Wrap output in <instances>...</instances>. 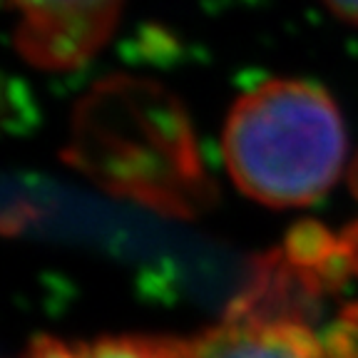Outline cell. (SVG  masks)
I'll use <instances>...</instances> for the list:
<instances>
[{
	"mask_svg": "<svg viewBox=\"0 0 358 358\" xmlns=\"http://www.w3.org/2000/svg\"><path fill=\"white\" fill-rule=\"evenodd\" d=\"M346 127L324 87L268 80L234 102L224 124L227 172L268 207H306L336 185L346 162Z\"/></svg>",
	"mask_w": 358,
	"mask_h": 358,
	"instance_id": "obj_1",
	"label": "cell"
},
{
	"mask_svg": "<svg viewBox=\"0 0 358 358\" xmlns=\"http://www.w3.org/2000/svg\"><path fill=\"white\" fill-rule=\"evenodd\" d=\"M124 0H8L15 45L30 65L78 70L110 40Z\"/></svg>",
	"mask_w": 358,
	"mask_h": 358,
	"instance_id": "obj_2",
	"label": "cell"
},
{
	"mask_svg": "<svg viewBox=\"0 0 358 358\" xmlns=\"http://www.w3.org/2000/svg\"><path fill=\"white\" fill-rule=\"evenodd\" d=\"M185 358H324L301 313L244 296L227 319L185 341Z\"/></svg>",
	"mask_w": 358,
	"mask_h": 358,
	"instance_id": "obj_3",
	"label": "cell"
},
{
	"mask_svg": "<svg viewBox=\"0 0 358 358\" xmlns=\"http://www.w3.org/2000/svg\"><path fill=\"white\" fill-rule=\"evenodd\" d=\"M22 358H185V341L150 338V336H117L95 341H62L43 336Z\"/></svg>",
	"mask_w": 358,
	"mask_h": 358,
	"instance_id": "obj_4",
	"label": "cell"
},
{
	"mask_svg": "<svg viewBox=\"0 0 358 358\" xmlns=\"http://www.w3.org/2000/svg\"><path fill=\"white\" fill-rule=\"evenodd\" d=\"M348 179L358 199V159L353 162ZM311 257L329 281L358 274V222L346 227L341 234H329L326 229L316 227L311 236Z\"/></svg>",
	"mask_w": 358,
	"mask_h": 358,
	"instance_id": "obj_5",
	"label": "cell"
},
{
	"mask_svg": "<svg viewBox=\"0 0 358 358\" xmlns=\"http://www.w3.org/2000/svg\"><path fill=\"white\" fill-rule=\"evenodd\" d=\"M324 6L341 20L358 25V0H324Z\"/></svg>",
	"mask_w": 358,
	"mask_h": 358,
	"instance_id": "obj_6",
	"label": "cell"
}]
</instances>
